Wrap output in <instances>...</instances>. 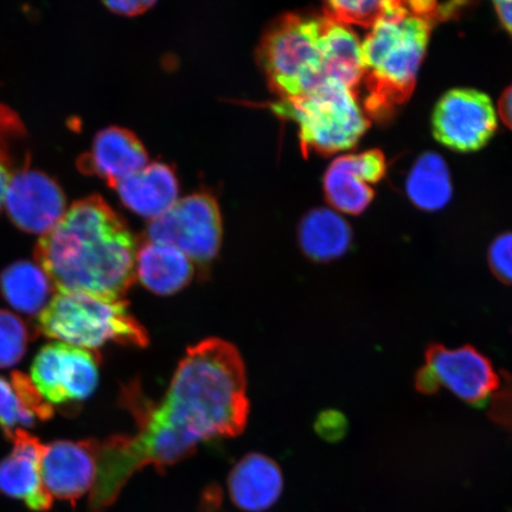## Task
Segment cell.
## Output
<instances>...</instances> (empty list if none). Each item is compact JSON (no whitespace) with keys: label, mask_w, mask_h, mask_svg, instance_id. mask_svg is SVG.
I'll use <instances>...</instances> for the list:
<instances>
[{"label":"cell","mask_w":512,"mask_h":512,"mask_svg":"<svg viewBox=\"0 0 512 512\" xmlns=\"http://www.w3.org/2000/svg\"><path fill=\"white\" fill-rule=\"evenodd\" d=\"M139 431L99 443L89 507L100 512L115 502L127 480L146 466L158 471L191 456L203 441L234 438L249 413L245 363L238 349L209 338L188 350L168 392L151 403L126 389Z\"/></svg>","instance_id":"cell-1"},{"label":"cell","mask_w":512,"mask_h":512,"mask_svg":"<svg viewBox=\"0 0 512 512\" xmlns=\"http://www.w3.org/2000/svg\"><path fill=\"white\" fill-rule=\"evenodd\" d=\"M137 251L126 223L93 195L75 202L41 236L35 260L55 292L123 298L136 279Z\"/></svg>","instance_id":"cell-2"},{"label":"cell","mask_w":512,"mask_h":512,"mask_svg":"<svg viewBox=\"0 0 512 512\" xmlns=\"http://www.w3.org/2000/svg\"><path fill=\"white\" fill-rule=\"evenodd\" d=\"M432 24L412 15L406 2H390L361 43L363 79L366 81V110L386 118L412 95L424 60Z\"/></svg>","instance_id":"cell-3"},{"label":"cell","mask_w":512,"mask_h":512,"mask_svg":"<svg viewBox=\"0 0 512 512\" xmlns=\"http://www.w3.org/2000/svg\"><path fill=\"white\" fill-rule=\"evenodd\" d=\"M37 332L73 347L95 350L108 343L143 348L149 336L123 298L55 292L37 319Z\"/></svg>","instance_id":"cell-4"},{"label":"cell","mask_w":512,"mask_h":512,"mask_svg":"<svg viewBox=\"0 0 512 512\" xmlns=\"http://www.w3.org/2000/svg\"><path fill=\"white\" fill-rule=\"evenodd\" d=\"M271 108L298 125L305 155L310 151L331 155L350 150L369 127L355 92L334 79H325L296 98L281 99Z\"/></svg>","instance_id":"cell-5"},{"label":"cell","mask_w":512,"mask_h":512,"mask_svg":"<svg viewBox=\"0 0 512 512\" xmlns=\"http://www.w3.org/2000/svg\"><path fill=\"white\" fill-rule=\"evenodd\" d=\"M320 31L322 19L286 15L266 32L259 60L281 99L310 92L325 80Z\"/></svg>","instance_id":"cell-6"},{"label":"cell","mask_w":512,"mask_h":512,"mask_svg":"<svg viewBox=\"0 0 512 512\" xmlns=\"http://www.w3.org/2000/svg\"><path fill=\"white\" fill-rule=\"evenodd\" d=\"M425 356V366L415 376V388L422 394L432 395L444 387L470 405L483 406L501 387L494 364L471 345L450 349L432 344Z\"/></svg>","instance_id":"cell-7"},{"label":"cell","mask_w":512,"mask_h":512,"mask_svg":"<svg viewBox=\"0 0 512 512\" xmlns=\"http://www.w3.org/2000/svg\"><path fill=\"white\" fill-rule=\"evenodd\" d=\"M222 232L215 198L195 194L178 200L165 214L151 221L147 241L174 247L192 262L207 265L220 251Z\"/></svg>","instance_id":"cell-8"},{"label":"cell","mask_w":512,"mask_h":512,"mask_svg":"<svg viewBox=\"0 0 512 512\" xmlns=\"http://www.w3.org/2000/svg\"><path fill=\"white\" fill-rule=\"evenodd\" d=\"M31 381L50 405L76 406L98 388L99 360L91 350L47 344L32 362Z\"/></svg>","instance_id":"cell-9"},{"label":"cell","mask_w":512,"mask_h":512,"mask_svg":"<svg viewBox=\"0 0 512 512\" xmlns=\"http://www.w3.org/2000/svg\"><path fill=\"white\" fill-rule=\"evenodd\" d=\"M498 120L488 95L476 89H452L438 101L433 112L435 139L453 151L482 149L494 137Z\"/></svg>","instance_id":"cell-10"},{"label":"cell","mask_w":512,"mask_h":512,"mask_svg":"<svg viewBox=\"0 0 512 512\" xmlns=\"http://www.w3.org/2000/svg\"><path fill=\"white\" fill-rule=\"evenodd\" d=\"M3 207L17 228L41 236L50 232L67 211L60 185L29 166L11 178Z\"/></svg>","instance_id":"cell-11"},{"label":"cell","mask_w":512,"mask_h":512,"mask_svg":"<svg viewBox=\"0 0 512 512\" xmlns=\"http://www.w3.org/2000/svg\"><path fill=\"white\" fill-rule=\"evenodd\" d=\"M98 440H56L44 445L41 476L51 498L75 502L91 492L96 478Z\"/></svg>","instance_id":"cell-12"},{"label":"cell","mask_w":512,"mask_h":512,"mask_svg":"<svg viewBox=\"0 0 512 512\" xmlns=\"http://www.w3.org/2000/svg\"><path fill=\"white\" fill-rule=\"evenodd\" d=\"M11 440L14 451L0 462V494L19 499L32 511H47L54 499L42 483L44 445L23 428H18Z\"/></svg>","instance_id":"cell-13"},{"label":"cell","mask_w":512,"mask_h":512,"mask_svg":"<svg viewBox=\"0 0 512 512\" xmlns=\"http://www.w3.org/2000/svg\"><path fill=\"white\" fill-rule=\"evenodd\" d=\"M147 152L136 134L108 127L95 137L91 153L79 160L80 169L105 179L111 188L147 165Z\"/></svg>","instance_id":"cell-14"},{"label":"cell","mask_w":512,"mask_h":512,"mask_svg":"<svg viewBox=\"0 0 512 512\" xmlns=\"http://www.w3.org/2000/svg\"><path fill=\"white\" fill-rule=\"evenodd\" d=\"M284 489L283 472L270 457L247 454L230 471V498L241 510L261 512L278 501Z\"/></svg>","instance_id":"cell-15"},{"label":"cell","mask_w":512,"mask_h":512,"mask_svg":"<svg viewBox=\"0 0 512 512\" xmlns=\"http://www.w3.org/2000/svg\"><path fill=\"white\" fill-rule=\"evenodd\" d=\"M114 189L125 207L151 221L165 214L178 201L175 172L162 163L144 166L121 179Z\"/></svg>","instance_id":"cell-16"},{"label":"cell","mask_w":512,"mask_h":512,"mask_svg":"<svg viewBox=\"0 0 512 512\" xmlns=\"http://www.w3.org/2000/svg\"><path fill=\"white\" fill-rule=\"evenodd\" d=\"M194 265L178 249L145 242L137 251L136 278L158 296H172L190 284Z\"/></svg>","instance_id":"cell-17"},{"label":"cell","mask_w":512,"mask_h":512,"mask_svg":"<svg viewBox=\"0 0 512 512\" xmlns=\"http://www.w3.org/2000/svg\"><path fill=\"white\" fill-rule=\"evenodd\" d=\"M323 74L355 92L363 79L361 43L350 29L332 19L322 18L320 31Z\"/></svg>","instance_id":"cell-18"},{"label":"cell","mask_w":512,"mask_h":512,"mask_svg":"<svg viewBox=\"0 0 512 512\" xmlns=\"http://www.w3.org/2000/svg\"><path fill=\"white\" fill-rule=\"evenodd\" d=\"M351 241L348 222L334 210H312L300 223V248L313 261L328 262L341 258L349 251Z\"/></svg>","instance_id":"cell-19"},{"label":"cell","mask_w":512,"mask_h":512,"mask_svg":"<svg viewBox=\"0 0 512 512\" xmlns=\"http://www.w3.org/2000/svg\"><path fill=\"white\" fill-rule=\"evenodd\" d=\"M55 292L48 275L28 260L16 261L0 273V293L18 312L35 316L46 309Z\"/></svg>","instance_id":"cell-20"},{"label":"cell","mask_w":512,"mask_h":512,"mask_svg":"<svg viewBox=\"0 0 512 512\" xmlns=\"http://www.w3.org/2000/svg\"><path fill=\"white\" fill-rule=\"evenodd\" d=\"M406 190L409 200L421 210L445 208L451 201L452 183L444 158L433 152L421 155L409 172Z\"/></svg>","instance_id":"cell-21"},{"label":"cell","mask_w":512,"mask_h":512,"mask_svg":"<svg viewBox=\"0 0 512 512\" xmlns=\"http://www.w3.org/2000/svg\"><path fill=\"white\" fill-rule=\"evenodd\" d=\"M324 191L332 207L352 215L363 213L374 198L373 188L350 168L343 156L326 170Z\"/></svg>","instance_id":"cell-22"},{"label":"cell","mask_w":512,"mask_h":512,"mask_svg":"<svg viewBox=\"0 0 512 512\" xmlns=\"http://www.w3.org/2000/svg\"><path fill=\"white\" fill-rule=\"evenodd\" d=\"M25 143L27 130L21 118L8 106L0 105V209L11 178L29 166Z\"/></svg>","instance_id":"cell-23"},{"label":"cell","mask_w":512,"mask_h":512,"mask_svg":"<svg viewBox=\"0 0 512 512\" xmlns=\"http://www.w3.org/2000/svg\"><path fill=\"white\" fill-rule=\"evenodd\" d=\"M34 332L15 313L0 310V369L14 368L23 360Z\"/></svg>","instance_id":"cell-24"},{"label":"cell","mask_w":512,"mask_h":512,"mask_svg":"<svg viewBox=\"0 0 512 512\" xmlns=\"http://www.w3.org/2000/svg\"><path fill=\"white\" fill-rule=\"evenodd\" d=\"M390 8V2H375V0H335L326 4L325 17L337 23L357 24L373 28Z\"/></svg>","instance_id":"cell-25"},{"label":"cell","mask_w":512,"mask_h":512,"mask_svg":"<svg viewBox=\"0 0 512 512\" xmlns=\"http://www.w3.org/2000/svg\"><path fill=\"white\" fill-rule=\"evenodd\" d=\"M36 421L19 401L11 382L0 377V428L5 437L11 440L18 428L35 426Z\"/></svg>","instance_id":"cell-26"},{"label":"cell","mask_w":512,"mask_h":512,"mask_svg":"<svg viewBox=\"0 0 512 512\" xmlns=\"http://www.w3.org/2000/svg\"><path fill=\"white\" fill-rule=\"evenodd\" d=\"M10 382L23 407L38 421H47L53 418L55 413L53 405L43 398L28 375L21 371H14L11 374Z\"/></svg>","instance_id":"cell-27"},{"label":"cell","mask_w":512,"mask_h":512,"mask_svg":"<svg viewBox=\"0 0 512 512\" xmlns=\"http://www.w3.org/2000/svg\"><path fill=\"white\" fill-rule=\"evenodd\" d=\"M488 260L495 277L504 284L512 285V233L498 236L491 243Z\"/></svg>","instance_id":"cell-28"},{"label":"cell","mask_w":512,"mask_h":512,"mask_svg":"<svg viewBox=\"0 0 512 512\" xmlns=\"http://www.w3.org/2000/svg\"><path fill=\"white\" fill-rule=\"evenodd\" d=\"M345 160L361 176L364 182L375 184L386 174L387 163L383 153L379 150H371L358 155H345Z\"/></svg>","instance_id":"cell-29"},{"label":"cell","mask_w":512,"mask_h":512,"mask_svg":"<svg viewBox=\"0 0 512 512\" xmlns=\"http://www.w3.org/2000/svg\"><path fill=\"white\" fill-rule=\"evenodd\" d=\"M316 430L326 440H341L348 431V420L341 412L326 411L319 416Z\"/></svg>","instance_id":"cell-30"},{"label":"cell","mask_w":512,"mask_h":512,"mask_svg":"<svg viewBox=\"0 0 512 512\" xmlns=\"http://www.w3.org/2000/svg\"><path fill=\"white\" fill-rule=\"evenodd\" d=\"M155 4V2H149V0H131V2L124 0V2H106L105 6L115 14L137 16L150 10Z\"/></svg>","instance_id":"cell-31"},{"label":"cell","mask_w":512,"mask_h":512,"mask_svg":"<svg viewBox=\"0 0 512 512\" xmlns=\"http://www.w3.org/2000/svg\"><path fill=\"white\" fill-rule=\"evenodd\" d=\"M503 123L512 131V85L505 89L498 106Z\"/></svg>","instance_id":"cell-32"},{"label":"cell","mask_w":512,"mask_h":512,"mask_svg":"<svg viewBox=\"0 0 512 512\" xmlns=\"http://www.w3.org/2000/svg\"><path fill=\"white\" fill-rule=\"evenodd\" d=\"M495 8L503 27L512 36V2H496Z\"/></svg>","instance_id":"cell-33"}]
</instances>
